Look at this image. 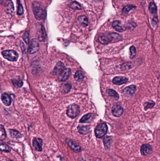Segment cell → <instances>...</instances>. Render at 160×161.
<instances>
[{"mask_svg":"<svg viewBox=\"0 0 160 161\" xmlns=\"http://www.w3.org/2000/svg\"><path fill=\"white\" fill-rule=\"evenodd\" d=\"M72 88V86L70 84H66L63 86V91L65 93H67L70 91Z\"/></svg>","mask_w":160,"mask_h":161,"instance_id":"cell-35","label":"cell"},{"mask_svg":"<svg viewBox=\"0 0 160 161\" xmlns=\"http://www.w3.org/2000/svg\"><path fill=\"white\" fill-rule=\"evenodd\" d=\"M140 153L143 156L149 155L152 153V148L149 144H143L140 147Z\"/></svg>","mask_w":160,"mask_h":161,"instance_id":"cell-10","label":"cell"},{"mask_svg":"<svg viewBox=\"0 0 160 161\" xmlns=\"http://www.w3.org/2000/svg\"><path fill=\"white\" fill-rule=\"evenodd\" d=\"M23 39L24 41L26 42L27 43H29V33L28 31H26V33H25L23 36Z\"/></svg>","mask_w":160,"mask_h":161,"instance_id":"cell-36","label":"cell"},{"mask_svg":"<svg viewBox=\"0 0 160 161\" xmlns=\"http://www.w3.org/2000/svg\"><path fill=\"white\" fill-rule=\"evenodd\" d=\"M83 74V73L80 71H77L74 75L75 79L76 81H81L84 79Z\"/></svg>","mask_w":160,"mask_h":161,"instance_id":"cell-26","label":"cell"},{"mask_svg":"<svg viewBox=\"0 0 160 161\" xmlns=\"http://www.w3.org/2000/svg\"><path fill=\"white\" fill-rule=\"evenodd\" d=\"M5 10L7 14H11L14 12V5L11 0H7L5 4Z\"/></svg>","mask_w":160,"mask_h":161,"instance_id":"cell-12","label":"cell"},{"mask_svg":"<svg viewBox=\"0 0 160 161\" xmlns=\"http://www.w3.org/2000/svg\"><path fill=\"white\" fill-rule=\"evenodd\" d=\"M70 74L71 70L70 68H65L59 75L58 78L59 81L61 82L65 81L70 76Z\"/></svg>","mask_w":160,"mask_h":161,"instance_id":"cell-9","label":"cell"},{"mask_svg":"<svg viewBox=\"0 0 160 161\" xmlns=\"http://www.w3.org/2000/svg\"><path fill=\"white\" fill-rule=\"evenodd\" d=\"M65 69L64 64L62 62H58L52 71V74L53 75H60Z\"/></svg>","mask_w":160,"mask_h":161,"instance_id":"cell-6","label":"cell"},{"mask_svg":"<svg viewBox=\"0 0 160 161\" xmlns=\"http://www.w3.org/2000/svg\"></svg>","mask_w":160,"mask_h":161,"instance_id":"cell-37","label":"cell"},{"mask_svg":"<svg viewBox=\"0 0 160 161\" xmlns=\"http://www.w3.org/2000/svg\"><path fill=\"white\" fill-rule=\"evenodd\" d=\"M39 49V44L38 40L36 39H33L31 42L30 48H29L30 53L31 54L34 53L38 51Z\"/></svg>","mask_w":160,"mask_h":161,"instance_id":"cell-7","label":"cell"},{"mask_svg":"<svg viewBox=\"0 0 160 161\" xmlns=\"http://www.w3.org/2000/svg\"><path fill=\"white\" fill-rule=\"evenodd\" d=\"M149 9L152 14H156L157 12V7L156 6V4L154 3V2H151L150 3Z\"/></svg>","mask_w":160,"mask_h":161,"instance_id":"cell-25","label":"cell"},{"mask_svg":"<svg viewBox=\"0 0 160 161\" xmlns=\"http://www.w3.org/2000/svg\"><path fill=\"white\" fill-rule=\"evenodd\" d=\"M120 24V21L118 20L114 21L112 23V26L116 30L119 32H122L125 30V29L121 26Z\"/></svg>","mask_w":160,"mask_h":161,"instance_id":"cell-18","label":"cell"},{"mask_svg":"<svg viewBox=\"0 0 160 161\" xmlns=\"http://www.w3.org/2000/svg\"><path fill=\"white\" fill-rule=\"evenodd\" d=\"M144 109L145 110H147L148 109L153 108L155 105V103L153 101H150L149 102H147L144 103Z\"/></svg>","mask_w":160,"mask_h":161,"instance_id":"cell-30","label":"cell"},{"mask_svg":"<svg viewBox=\"0 0 160 161\" xmlns=\"http://www.w3.org/2000/svg\"><path fill=\"white\" fill-rule=\"evenodd\" d=\"M4 58L10 61H16L19 58V55L16 52L13 50L5 51L2 52Z\"/></svg>","mask_w":160,"mask_h":161,"instance_id":"cell-5","label":"cell"},{"mask_svg":"<svg viewBox=\"0 0 160 161\" xmlns=\"http://www.w3.org/2000/svg\"><path fill=\"white\" fill-rule=\"evenodd\" d=\"M130 58H134L136 56V49L135 47L134 46H132L130 47Z\"/></svg>","mask_w":160,"mask_h":161,"instance_id":"cell-34","label":"cell"},{"mask_svg":"<svg viewBox=\"0 0 160 161\" xmlns=\"http://www.w3.org/2000/svg\"><path fill=\"white\" fill-rule=\"evenodd\" d=\"M78 21L81 25L84 26H86L88 25V19L85 16L83 15V16H79L78 18Z\"/></svg>","mask_w":160,"mask_h":161,"instance_id":"cell-20","label":"cell"},{"mask_svg":"<svg viewBox=\"0 0 160 161\" xmlns=\"http://www.w3.org/2000/svg\"><path fill=\"white\" fill-rule=\"evenodd\" d=\"M70 8L74 10H79L81 9V6L79 3L77 2H73L70 3L69 5Z\"/></svg>","mask_w":160,"mask_h":161,"instance_id":"cell-27","label":"cell"},{"mask_svg":"<svg viewBox=\"0 0 160 161\" xmlns=\"http://www.w3.org/2000/svg\"><path fill=\"white\" fill-rule=\"evenodd\" d=\"M9 133L12 137L14 138H20L22 137L21 133L15 130H9Z\"/></svg>","mask_w":160,"mask_h":161,"instance_id":"cell-23","label":"cell"},{"mask_svg":"<svg viewBox=\"0 0 160 161\" xmlns=\"http://www.w3.org/2000/svg\"><path fill=\"white\" fill-rule=\"evenodd\" d=\"M67 142L69 147L74 152L78 153L81 151V147L77 143L73 141L72 140H67Z\"/></svg>","mask_w":160,"mask_h":161,"instance_id":"cell-14","label":"cell"},{"mask_svg":"<svg viewBox=\"0 0 160 161\" xmlns=\"http://www.w3.org/2000/svg\"><path fill=\"white\" fill-rule=\"evenodd\" d=\"M33 12L35 18L38 20L44 19L46 15V12L44 7L38 2H34L33 4Z\"/></svg>","mask_w":160,"mask_h":161,"instance_id":"cell-2","label":"cell"},{"mask_svg":"<svg viewBox=\"0 0 160 161\" xmlns=\"http://www.w3.org/2000/svg\"><path fill=\"white\" fill-rule=\"evenodd\" d=\"M135 8L136 7L133 5H128L123 8V9L122 10V13L123 14H127L128 13L131 11L132 9Z\"/></svg>","mask_w":160,"mask_h":161,"instance_id":"cell-32","label":"cell"},{"mask_svg":"<svg viewBox=\"0 0 160 161\" xmlns=\"http://www.w3.org/2000/svg\"><path fill=\"white\" fill-rule=\"evenodd\" d=\"M107 93L109 96L113 97L116 100H118L119 98L118 94L116 91L112 89H109L107 91Z\"/></svg>","mask_w":160,"mask_h":161,"instance_id":"cell-21","label":"cell"},{"mask_svg":"<svg viewBox=\"0 0 160 161\" xmlns=\"http://www.w3.org/2000/svg\"><path fill=\"white\" fill-rule=\"evenodd\" d=\"M122 39V37L117 33L103 34L99 37V42L102 45H107L110 42H116Z\"/></svg>","mask_w":160,"mask_h":161,"instance_id":"cell-1","label":"cell"},{"mask_svg":"<svg viewBox=\"0 0 160 161\" xmlns=\"http://www.w3.org/2000/svg\"><path fill=\"white\" fill-rule=\"evenodd\" d=\"M33 146L35 150L38 151H42V140L41 138H38L33 140Z\"/></svg>","mask_w":160,"mask_h":161,"instance_id":"cell-13","label":"cell"},{"mask_svg":"<svg viewBox=\"0 0 160 161\" xmlns=\"http://www.w3.org/2000/svg\"><path fill=\"white\" fill-rule=\"evenodd\" d=\"M112 141V138L111 136H107L103 138V143L105 147L109 149L110 147Z\"/></svg>","mask_w":160,"mask_h":161,"instance_id":"cell-19","label":"cell"},{"mask_svg":"<svg viewBox=\"0 0 160 161\" xmlns=\"http://www.w3.org/2000/svg\"><path fill=\"white\" fill-rule=\"evenodd\" d=\"M79 107L76 104L71 105L68 107L67 114L70 118H76L79 114Z\"/></svg>","mask_w":160,"mask_h":161,"instance_id":"cell-4","label":"cell"},{"mask_svg":"<svg viewBox=\"0 0 160 161\" xmlns=\"http://www.w3.org/2000/svg\"><path fill=\"white\" fill-rule=\"evenodd\" d=\"M17 2H18V9H17V13L18 15H20L23 13V7L21 4V2L20 0H17Z\"/></svg>","mask_w":160,"mask_h":161,"instance_id":"cell-33","label":"cell"},{"mask_svg":"<svg viewBox=\"0 0 160 161\" xmlns=\"http://www.w3.org/2000/svg\"><path fill=\"white\" fill-rule=\"evenodd\" d=\"M91 117H92V114H90V113H89V114L85 115L80 120V123H87L89 121V120L90 119Z\"/></svg>","mask_w":160,"mask_h":161,"instance_id":"cell-29","label":"cell"},{"mask_svg":"<svg viewBox=\"0 0 160 161\" xmlns=\"http://www.w3.org/2000/svg\"><path fill=\"white\" fill-rule=\"evenodd\" d=\"M112 112L115 116L118 117L123 114V109L121 106L116 105L112 107Z\"/></svg>","mask_w":160,"mask_h":161,"instance_id":"cell-8","label":"cell"},{"mask_svg":"<svg viewBox=\"0 0 160 161\" xmlns=\"http://www.w3.org/2000/svg\"><path fill=\"white\" fill-rule=\"evenodd\" d=\"M128 80V79L126 77H123V76H117V77L114 78L112 82L114 84L120 85L122 84L126 83L127 82Z\"/></svg>","mask_w":160,"mask_h":161,"instance_id":"cell-15","label":"cell"},{"mask_svg":"<svg viewBox=\"0 0 160 161\" xmlns=\"http://www.w3.org/2000/svg\"><path fill=\"white\" fill-rule=\"evenodd\" d=\"M0 148L2 151H4V152H10L11 150V148L9 147V146H8L6 144H3V143H2L1 144Z\"/></svg>","mask_w":160,"mask_h":161,"instance_id":"cell-31","label":"cell"},{"mask_svg":"<svg viewBox=\"0 0 160 161\" xmlns=\"http://www.w3.org/2000/svg\"><path fill=\"white\" fill-rule=\"evenodd\" d=\"M6 137V134L4 128L2 125H1L0 127V140H4Z\"/></svg>","mask_w":160,"mask_h":161,"instance_id":"cell-28","label":"cell"},{"mask_svg":"<svg viewBox=\"0 0 160 161\" xmlns=\"http://www.w3.org/2000/svg\"><path fill=\"white\" fill-rule=\"evenodd\" d=\"M1 99L5 105L9 106L11 103V98L7 93H3L1 96Z\"/></svg>","mask_w":160,"mask_h":161,"instance_id":"cell-16","label":"cell"},{"mask_svg":"<svg viewBox=\"0 0 160 161\" xmlns=\"http://www.w3.org/2000/svg\"><path fill=\"white\" fill-rule=\"evenodd\" d=\"M108 131V126L107 124L102 123L99 124L95 129V133L96 136L98 138H101L104 136Z\"/></svg>","mask_w":160,"mask_h":161,"instance_id":"cell-3","label":"cell"},{"mask_svg":"<svg viewBox=\"0 0 160 161\" xmlns=\"http://www.w3.org/2000/svg\"><path fill=\"white\" fill-rule=\"evenodd\" d=\"M46 34L44 27L42 26H40V27L38 31V39L40 41L43 42L46 40Z\"/></svg>","mask_w":160,"mask_h":161,"instance_id":"cell-17","label":"cell"},{"mask_svg":"<svg viewBox=\"0 0 160 161\" xmlns=\"http://www.w3.org/2000/svg\"><path fill=\"white\" fill-rule=\"evenodd\" d=\"M136 91V86L134 85L126 87L123 90V92L126 96H132Z\"/></svg>","mask_w":160,"mask_h":161,"instance_id":"cell-11","label":"cell"},{"mask_svg":"<svg viewBox=\"0 0 160 161\" xmlns=\"http://www.w3.org/2000/svg\"><path fill=\"white\" fill-rule=\"evenodd\" d=\"M78 129L79 133L83 135L88 134L89 131V128L88 126H79Z\"/></svg>","mask_w":160,"mask_h":161,"instance_id":"cell-22","label":"cell"},{"mask_svg":"<svg viewBox=\"0 0 160 161\" xmlns=\"http://www.w3.org/2000/svg\"><path fill=\"white\" fill-rule=\"evenodd\" d=\"M12 82L14 86L18 88H21L23 85V82L19 78L17 79L15 78L14 79L12 80Z\"/></svg>","mask_w":160,"mask_h":161,"instance_id":"cell-24","label":"cell"}]
</instances>
